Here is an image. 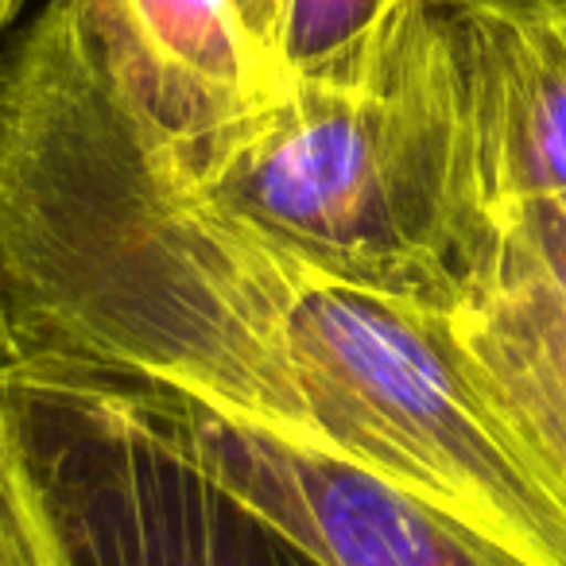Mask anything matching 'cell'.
<instances>
[{
  "label": "cell",
  "mask_w": 566,
  "mask_h": 566,
  "mask_svg": "<svg viewBox=\"0 0 566 566\" xmlns=\"http://www.w3.org/2000/svg\"><path fill=\"white\" fill-rule=\"evenodd\" d=\"M0 303L20 361L187 396L516 563L566 566L563 496L473 392L447 315L357 287L213 202L71 0L0 40Z\"/></svg>",
  "instance_id": "1"
},
{
  "label": "cell",
  "mask_w": 566,
  "mask_h": 566,
  "mask_svg": "<svg viewBox=\"0 0 566 566\" xmlns=\"http://www.w3.org/2000/svg\"><path fill=\"white\" fill-rule=\"evenodd\" d=\"M179 159L249 226L357 287L439 315L462 300L493 237L439 0H403L365 40Z\"/></svg>",
  "instance_id": "2"
},
{
  "label": "cell",
  "mask_w": 566,
  "mask_h": 566,
  "mask_svg": "<svg viewBox=\"0 0 566 566\" xmlns=\"http://www.w3.org/2000/svg\"><path fill=\"white\" fill-rule=\"evenodd\" d=\"M4 396L71 566H323L151 439L97 373L20 361Z\"/></svg>",
  "instance_id": "3"
},
{
  "label": "cell",
  "mask_w": 566,
  "mask_h": 566,
  "mask_svg": "<svg viewBox=\"0 0 566 566\" xmlns=\"http://www.w3.org/2000/svg\"><path fill=\"white\" fill-rule=\"evenodd\" d=\"M105 380L151 439L323 566H524L369 473L287 447L187 396Z\"/></svg>",
  "instance_id": "4"
},
{
  "label": "cell",
  "mask_w": 566,
  "mask_h": 566,
  "mask_svg": "<svg viewBox=\"0 0 566 566\" xmlns=\"http://www.w3.org/2000/svg\"><path fill=\"white\" fill-rule=\"evenodd\" d=\"M128 102L179 151L202 148L287 90V0H71Z\"/></svg>",
  "instance_id": "5"
},
{
  "label": "cell",
  "mask_w": 566,
  "mask_h": 566,
  "mask_svg": "<svg viewBox=\"0 0 566 566\" xmlns=\"http://www.w3.org/2000/svg\"><path fill=\"white\" fill-rule=\"evenodd\" d=\"M447 331L473 392L566 504V303L489 237Z\"/></svg>",
  "instance_id": "6"
},
{
  "label": "cell",
  "mask_w": 566,
  "mask_h": 566,
  "mask_svg": "<svg viewBox=\"0 0 566 566\" xmlns=\"http://www.w3.org/2000/svg\"><path fill=\"white\" fill-rule=\"evenodd\" d=\"M0 566H71V547L32 462L17 408L0 392Z\"/></svg>",
  "instance_id": "7"
},
{
  "label": "cell",
  "mask_w": 566,
  "mask_h": 566,
  "mask_svg": "<svg viewBox=\"0 0 566 566\" xmlns=\"http://www.w3.org/2000/svg\"><path fill=\"white\" fill-rule=\"evenodd\" d=\"M403 0H287L283 4L280 63L292 86L295 74L326 63L338 51L385 24Z\"/></svg>",
  "instance_id": "8"
},
{
  "label": "cell",
  "mask_w": 566,
  "mask_h": 566,
  "mask_svg": "<svg viewBox=\"0 0 566 566\" xmlns=\"http://www.w3.org/2000/svg\"><path fill=\"white\" fill-rule=\"evenodd\" d=\"M493 241L566 303V198H543L489 218Z\"/></svg>",
  "instance_id": "9"
},
{
  "label": "cell",
  "mask_w": 566,
  "mask_h": 566,
  "mask_svg": "<svg viewBox=\"0 0 566 566\" xmlns=\"http://www.w3.org/2000/svg\"><path fill=\"white\" fill-rule=\"evenodd\" d=\"M20 365V349H17V338L9 331V315H4V303H0V392L9 385L12 369Z\"/></svg>",
  "instance_id": "10"
},
{
  "label": "cell",
  "mask_w": 566,
  "mask_h": 566,
  "mask_svg": "<svg viewBox=\"0 0 566 566\" xmlns=\"http://www.w3.org/2000/svg\"><path fill=\"white\" fill-rule=\"evenodd\" d=\"M24 9H28V0H0V40H4V32H9L20 17H24Z\"/></svg>",
  "instance_id": "11"
}]
</instances>
